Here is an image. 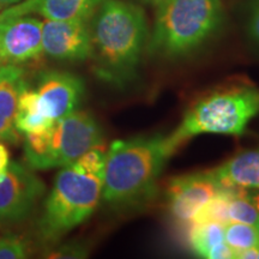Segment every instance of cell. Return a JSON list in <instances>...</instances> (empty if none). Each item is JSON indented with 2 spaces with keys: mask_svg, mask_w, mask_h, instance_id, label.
I'll return each instance as SVG.
<instances>
[{
  "mask_svg": "<svg viewBox=\"0 0 259 259\" xmlns=\"http://www.w3.org/2000/svg\"><path fill=\"white\" fill-rule=\"evenodd\" d=\"M90 24L94 70L100 79L124 88L136 78L147 51L149 25L141 5L105 0Z\"/></svg>",
  "mask_w": 259,
  "mask_h": 259,
  "instance_id": "cell-1",
  "label": "cell"
},
{
  "mask_svg": "<svg viewBox=\"0 0 259 259\" xmlns=\"http://www.w3.org/2000/svg\"><path fill=\"white\" fill-rule=\"evenodd\" d=\"M180 147L169 135L119 139L106 151L102 200L114 209L147 203L168 160Z\"/></svg>",
  "mask_w": 259,
  "mask_h": 259,
  "instance_id": "cell-2",
  "label": "cell"
},
{
  "mask_svg": "<svg viewBox=\"0 0 259 259\" xmlns=\"http://www.w3.org/2000/svg\"><path fill=\"white\" fill-rule=\"evenodd\" d=\"M105 162L106 149L101 145L58 173L37 222L42 240L58 241L93 215L102 199Z\"/></svg>",
  "mask_w": 259,
  "mask_h": 259,
  "instance_id": "cell-3",
  "label": "cell"
},
{
  "mask_svg": "<svg viewBox=\"0 0 259 259\" xmlns=\"http://www.w3.org/2000/svg\"><path fill=\"white\" fill-rule=\"evenodd\" d=\"M222 0H166L156 9L147 51L178 59L202 48L222 27Z\"/></svg>",
  "mask_w": 259,
  "mask_h": 259,
  "instance_id": "cell-4",
  "label": "cell"
},
{
  "mask_svg": "<svg viewBox=\"0 0 259 259\" xmlns=\"http://www.w3.org/2000/svg\"><path fill=\"white\" fill-rule=\"evenodd\" d=\"M259 114V88L232 84L197 100L169 135L181 147L199 135L241 136Z\"/></svg>",
  "mask_w": 259,
  "mask_h": 259,
  "instance_id": "cell-5",
  "label": "cell"
},
{
  "mask_svg": "<svg viewBox=\"0 0 259 259\" xmlns=\"http://www.w3.org/2000/svg\"><path fill=\"white\" fill-rule=\"evenodd\" d=\"M103 145V134L88 112L74 111L51 126L47 150L35 169L65 167L87 151Z\"/></svg>",
  "mask_w": 259,
  "mask_h": 259,
  "instance_id": "cell-6",
  "label": "cell"
},
{
  "mask_svg": "<svg viewBox=\"0 0 259 259\" xmlns=\"http://www.w3.org/2000/svg\"><path fill=\"white\" fill-rule=\"evenodd\" d=\"M45 193V184L29 167L10 162L0 170V226L24 222Z\"/></svg>",
  "mask_w": 259,
  "mask_h": 259,
  "instance_id": "cell-7",
  "label": "cell"
},
{
  "mask_svg": "<svg viewBox=\"0 0 259 259\" xmlns=\"http://www.w3.org/2000/svg\"><path fill=\"white\" fill-rule=\"evenodd\" d=\"M89 21L42 22V50L46 56L61 61H84L93 57Z\"/></svg>",
  "mask_w": 259,
  "mask_h": 259,
  "instance_id": "cell-8",
  "label": "cell"
},
{
  "mask_svg": "<svg viewBox=\"0 0 259 259\" xmlns=\"http://www.w3.org/2000/svg\"><path fill=\"white\" fill-rule=\"evenodd\" d=\"M42 54V22L35 17L0 18V58L3 64L23 65Z\"/></svg>",
  "mask_w": 259,
  "mask_h": 259,
  "instance_id": "cell-9",
  "label": "cell"
},
{
  "mask_svg": "<svg viewBox=\"0 0 259 259\" xmlns=\"http://www.w3.org/2000/svg\"><path fill=\"white\" fill-rule=\"evenodd\" d=\"M220 189L209 171L173 178L167 187L170 215L178 222L189 226L196 213L218 194Z\"/></svg>",
  "mask_w": 259,
  "mask_h": 259,
  "instance_id": "cell-10",
  "label": "cell"
},
{
  "mask_svg": "<svg viewBox=\"0 0 259 259\" xmlns=\"http://www.w3.org/2000/svg\"><path fill=\"white\" fill-rule=\"evenodd\" d=\"M36 92L54 121L77 111L85 92L82 78L66 71L47 70L38 74Z\"/></svg>",
  "mask_w": 259,
  "mask_h": 259,
  "instance_id": "cell-11",
  "label": "cell"
},
{
  "mask_svg": "<svg viewBox=\"0 0 259 259\" xmlns=\"http://www.w3.org/2000/svg\"><path fill=\"white\" fill-rule=\"evenodd\" d=\"M105 0H23L0 11V18L37 14L57 21H89Z\"/></svg>",
  "mask_w": 259,
  "mask_h": 259,
  "instance_id": "cell-12",
  "label": "cell"
},
{
  "mask_svg": "<svg viewBox=\"0 0 259 259\" xmlns=\"http://www.w3.org/2000/svg\"><path fill=\"white\" fill-rule=\"evenodd\" d=\"M28 87L24 70L18 65H0V142L16 144L19 132L16 130L15 116L18 97Z\"/></svg>",
  "mask_w": 259,
  "mask_h": 259,
  "instance_id": "cell-13",
  "label": "cell"
},
{
  "mask_svg": "<svg viewBox=\"0 0 259 259\" xmlns=\"http://www.w3.org/2000/svg\"><path fill=\"white\" fill-rule=\"evenodd\" d=\"M208 171L220 187L259 190V148L241 151Z\"/></svg>",
  "mask_w": 259,
  "mask_h": 259,
  "instance_id": "cell-14",
  "label": "cell"
},
{
  "mask_svg": "<svg viewBox=\"0 0 259 259\" xmlns=\"http://www.w3.org/2000/svg\"><path fill=\"white\" fill-rule=\"evenodd\" d=\"M189 242L197 257L206 259H232L235 251L225 240V225L216 222L191 225Z\"/></svg>",
  "mask_w": 259,
  "mask_h": 259,
  "instance_id": "cell-15",
  "label": "cell"
},
{
  "mask_svg": "<svg viewBox=\"0 0 259 259\" xmlns=\"http://www.w3.org/2000/svg\"><path fill=\"white\" fill-rule=\"evenodd\" d=\"M54 122L47 114L36 90L25 87L18 97L15 116L16 130L19 134H32L47 130Z\"/></svg>",
  "mask_w": 259,
  "mask_h": 259,
  "instance_id": "cell-16",
  "label": "cell"
},
{
  "mask_svg": "<svg viewBox=\"0 0 259 259\" xmlns=\"http://www.w3.org/2000/svg\"><path fill=\"white\" fill-rule=\"evenodd\" d=\"M229 222L248 223L259 227V211L247 190L235 189L228 203Z\"/></svg>",
  "mask_w": 259,
  "mask_h": 259,
  "instance_id": "cell-17",
  "label": "cell"
},
{
  "mask_svg": "<svg viewBox=\"0 0 259 259\" xmlns=\"http://www.w3.org/2000/svg\"><path fill=\"white\" fill-rule=\"evenodd\" d=\"M225 240L236 251L259 248V227L241 222H228L225 226Z\"/></svg>",
  "mask_w": 259,
  "mask_h": 259,
  "instance_id": "cell-18",
  "label": "cell"
},
{
  "mask_svg": "<svg viewBox=\"0 0 259 259\" xmlns=\"http://www.w3.org/2000/svg\"><path fill=\"white\" fill-rule=\"evenodd\" d=\"M245 30L250 44L259 51V0H248Z\"/></svg>",
  "mask_w": 259,
  "mask_h": 259,
  "instance_id": "cell-19",
  "label": "cell"
},
{
  "mask_svg": "<svg viewBox=\"0 0 259 259\" xmlns=\"http://www.w3.org/2000/svg\"><path fill=\"white\" fill-rule=\"evenodd\" d=\"M27 245L17 236L0 238V259L27 258Z\"/></svg>",
  "mask_w": 259,
  "mask_h": 259,
  "instance_id": "cell-20",
  "label": "cell"
},
{
  "mask_svg": "<svg viewBox=\"0 0 259 259\" xmlns=\"http://www.w3.org/2000/svg\"><path fill=\"white\" fill-rule=\"evenodd\" d=\"M87 255L85 248H83L80 245H69L64 246L59 251H56L52 253L50 257L54 258H83Z\"/></svg>",
  "mask_w": 259,
  "mask_h": 259,
  "instance_id": "cell-21",
  "label": "cell"
},
{
  "mask_svg": "<svg viewBox=\"0 0 259 259\" xmlns=\"http://www.w3.org/2000/svg\"><path fill=\"white\" fill-rule=\"evenodd\" d=\"M10 164V153L6 145L0 142V170H4Z\"/></svg>",
  "mask_w": 259,
  "mask_h": 259,
  "instance_id": "cell-22",
  "label": "cell"
},
{
  "mask_svg": "<svg viewBox=\"0 0 259 259\" xmlns=\"http://www.w3.org/2000/svg\"><path fill=\"white\" fill-rule=\"evenodd\" d=\"M137 2L142 5H147L150 6V8L157 9L158 6H161L166 0H137Z\"/></svg>",
  "mask_w": 259,
  "mask_h": 259,
  "instance_id": "cell-23",
  "label": "cell"
},
{
  "mask_svg": "<svg viewBox=\"0 0 259 259\" xmlns=\"http://www.w3.org/2000/svg\"><path fill=\"white\" fill-rule=\"evenodd\" d=\"M21 0H0V11L4 9H8L10 6L17 4Z\"/></svg>",
  "mask_w": 259,
  "mask_h": 259,
  "instance_id": "cell-24",
  "label": "cell"
},
{
  "mask_svg": "<svg viewBox=\"0 0 259 259\" xmlns=\"http://www.w3.org/2000/svg\"><path fill=\"white\" fill-rule=\"evenodd\" d=\"M252 198H253V202H254L255 206H257V209L259 211V193H255L254 196H252Z\"/></svg>",
  "mask_w": 259,
  "mask_h": 259,
  "instance_id": "cell-25",
  "label": "cell"
},
{
  "mask_svg": "<svg viewBox=\"0 0 259 259\" xmlns=\"http://www.w3.org/2000/svg\"><path fill=\"white\" fill-rule=\"evenodd\" d=\"M0 65H3V61H2V58H0Z\"/></svg>",
  "mask_w": 259,
  "mask_h": 259,
  "instance_id": "cell-26",
  "label": "cell"
},
{
  "mask_svg": "<svg viewBox=\"0 0 259 259\" xmlns=\"http://www.w3.org/2000/svg\"><path fill=\"white\" fill-rule=\"evenodd\" d=\"M258 258H259V248H258Z\"/></svg>",
  "mask_w": 259,
  "mask_h": 259,
  "instance_id": "cell-27",
  "label": "cell"
}]
</instances>
